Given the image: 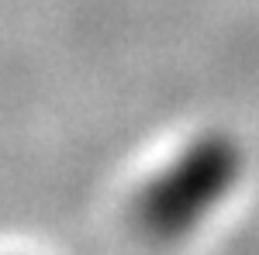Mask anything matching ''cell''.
<instances>
[{"mask_svg": "<svg viewBox=\"0 0 259 255\" xmlns=\"http://www.w3.org/2000/svg\"><path fill=\"white\" fill-rule=\"evenodd\" d=\"M239 169V156L218 138L197 141L177 166H169L156 183L139 196V224L152 235L187 231L214 200H218Z\"/></svg>", "mask_w": 259, "mask_h": 255, "instance_id": "6da1fadb", "label": "cell"}]
</instances>
